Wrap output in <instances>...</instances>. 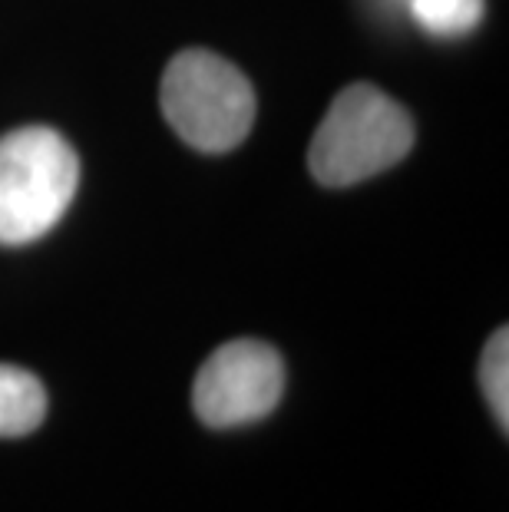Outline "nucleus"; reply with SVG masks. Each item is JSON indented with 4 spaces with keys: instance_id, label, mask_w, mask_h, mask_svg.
I'll return each mask as SVG.
<instances>
[{
    "instance_id": "6e6552de",
    "label": "nucleus",
    "mask_w": 509,
    "mask_h": 512,
    "mask_svg": "<svg viewBox=\"0 0 509 512\" xmlns=\"http://www.w3.org/2000/svg\"><path fill=\"white\" fill-rule=\"evenodd\" d=\"M384 7V14H407V4L410 0H377Z\"/></svg>"
},
{
    "instance_id": "7ed1b4c3",
    "label": "nucleus",
    "mask_w": 509,
    "mask_h": 512,
    "mask_svg": "<svg viewBox=\"0 0 509 512\" xmlns=\"http://www.w3.org/2000/svg\"><path fill=\"white\" fill-rule=\"evenodd\" d=\"M162 113L199 152H229L255 123V90L245 73L212 50H182L162 73Z\"/></svg>"
},
{
    "instance_id": "0eeeda50",
    "label": "nucleus",
    "mask_w": 509,
    "mask_h": 512,
    "mask_svg": "<svg viewBox=\"0 0 509 512\" xmlns=\"http://www.w3.org/2000/svg\"><path fill=\"white\" fill-rule=\"evenodd\" d=\"M480 387L490 403L500 430H509V331L500 328L490 334L480 357Z\"/></svg>"
},
{
    "instance_id": "423d86ee",
    "label": "nucleus",
    "mask_w": 509,
    "mask_h": 512,
    "mask_svg": "<svg viewBox=\"0 0 509 512\" xmlns=\"http://www.w3.org/2000/svg\"><path fill=\"white\" fill-rule=\"evenodd\" d=\"M486 0H410V20L430 37H467L483 20Z\"/></svg>"
},
{
    "instance_id": "39448f33",
    "label": "nucleus",
    "mask_w": 509,
    "mask_h": 512,
    "mask_svg": "<svg viewBox=\"0 0 509 512\" xmlns=\"http://www.w3.org/2000/svg\"><path fill=\"white\" fill-rule=\"evenodd\" d=\"M47 417V390L24 367L0 364V437L34 433Z\"/></svg>"
},
{
    "instance_id": "f257e3e1",
    "label": "nucleus",
    "mask_w": 509,
    "mask_h": 512,
    "mask_svg": "<svg viewBox=\"0 0 509 512\" xmlns=\"http://www.w3.org/2000/svg\"><path fill=\"white\" fill-rule=\"evenodd\" d=\"M414 146V119L371 83L334 96L308 149V169L328 189L354 185L397 166Z\"/></svg>"
},
{
    "instance_id": "20e7f679",
    "label": "nucleus",
    "mask_w": 509,
    "mask_h": 512,
    "mask_svg": "<svg viewBox=\"0 0 509 512\" xmlns=\"http://www.w3.org/2000/svg\"><path fill=\"white\" fill-rule=\"evenodd\" d=\"M285 390V364L272 344L229 341L199 367L192 407L205 427L229 430L265 420Z\"/></svg>"
},
{
    "instance_id": "f03ea898",
    "label": "nucleus",
    "mask_w": 509,
    "mask_h": 512,
    "mask_svg": "<svg viewBox=\"0 0 509 512\" xmlns=\"http://www.w3.org/2000/svg\"><path fill=\"white\" fill-rule=\"evenodd\" d=\"M80 185V159L50 126L0 136V245L37 242L67 215Z\"/></svg>"
}]
</instances>
